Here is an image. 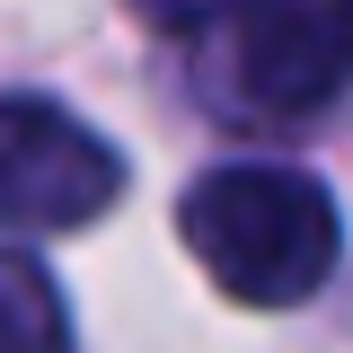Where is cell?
I'll list each match as a JSON object with an SVG mask.
<instances>
[{
	"mask_svg": "<svg viewBox=\"0 0 353 353\" xmlns=\"http://www.w3.org/2000/svg\"><path fill=\"white\" fill-rule=\"evenodd\" d=\"M221 9H239V0H132V18H150V27H203V18H221Z\"/></svg>",
	"mask_w": 353,
	"mask_h": 353,
	"instance_id": "5",
	"label": "cell"
},
{
	"mask_svg": "<svg viewBox=\"0 0 353 353\" xmlns=\"http://www.w3.org/2000/svg\"><path fill=\"white\" fill-rule=\"evenodd\" d=\"M124 194V159L44 97H0V230H88Z\"/></svg>",
	"mask_w": 353,
	"mask_h": 353,
	"instance_id": "2",
	"label": "cell"
},
{
	"mask_svg": "<svg viewBox=\"0 0 353 353\" xmlns=\"http://www.w3.org/2000/svg\"><path fill=\"white\" fill-rule=\"evenodd\" d=\"M230 71L256 115H309L353 80V0H239Z\"/></svg>",
	"mask_w": 353,
	"mask_h": 353,
	"instance_id": "3",
	"label": "cell"
},
{
	"mask_svg": "<svg viewBox=\"0 0 353 353\" xmlns=\"http://www.w3.org/2000/svg\"><path fill=\"white\" fill-rule=\"evenodd\" d=\"M0 353H71V309L36 256L0 248Z\"/></svg>",
	"mask_w": 353,
	"mask_h": 353,
	"instance_id": "4",
	"label": "cell"
},
{
	"mask_svg": "<svg viewBox=\"0 0 353 353\" xmlns=\"http://www.w3.org/2000/svg\"><path fill=\"white\" fill-rule=\"evenodd\" d=\"M336 194L309 168H283V159H239V168H212L194 194H185V248L203 256L230 301L248 309H292L309 301L327 274H336Z\"/></svg>",
	"mask_w": 353,
	"mask_h": 353,
	"instance_id": "1",
	"label": "cell"
}]
</instances>
